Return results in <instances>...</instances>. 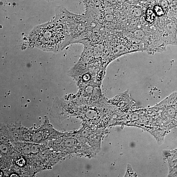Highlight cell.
Returning a JSON list of instances; mask_svg holds the SVG:
<instances>
[{"label":"cell","instance_id":"obj_1","mask_svg":"<svg viewBox=\"0 0 177 177\" xmlns=\"http://www.w3.org/2000/svg\"><path fill=\"white\" fill-rule=\"evenodd\" d=\"M28 40L30 47L49 52H58L68 45L64 26L55 18L35 27Z\"/></svg>","mask_w":177,"mask_h":177},{"label":"cell","instance_id":"obj_2","mask_svg":"<svg viewBox=\"0 0 177 177\" xmlns=\"http://www.w3.org/2000/svg\"><path fill=\"white\" fill-rule=\"evenodd\" d=\"M160 121L167 129L177 126V92H174L154 107Z\"/></svg>","mask_w":177,"mask_h":177},{"label":"cell","instance_id":"obj_3","mask_svg":"<svg viewBox=\"0 0 177 177\" xmlns=\"http://www.w3.org/2000/svg\"><path fill=\"white\" fill-rule=\"evenodd\" d=\"M154 10L155 14L159 16H162L164 14V11L162 7L158 5L154 7Z\"/></svg>","mask_w":177,"mask_h":177},{"label":"cell","instance_id":"obj_4","mask_svg":"<svg viewBox=\"0 0 177 177\" xmlns=\"http://www.w3.org/2000/svg\"><path fill=\"white\" fill-rule=\"evenodd\" d=\"M143 32L142 31L138 30L136 31L135 32V35L136 37L138 38H142L143 37Z\"/></svg>","mask_w":177,"mask_h":177},{"label":"cell","instance_id":"obj_5","mask_svg":"<svg viewBox=\"0 0 177 177\" xmlns=\"http://www.w3.org/2000/svg\"><path fill=\"white\" fill-rule=\"evenodd\" d=\"M17 175H16V174H15V175H13H13H11V177H16V176H17Z\"/></svg>","mask_w":177,"mask_h":177}]
</instances>
